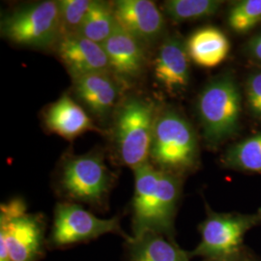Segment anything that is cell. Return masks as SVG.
<instances>
[{
	"label": "cell",
	"mask_w": 261,
	"mask_h": 261,
	"mask_svg": "<svg viewBox=\"0 0 261 261\" xmlns=\"http://www.w3.org/2000/svg\"><path fill=\"white\" fill-rule=\"evenodd\" d=\"M134 172L133 237L152 231L174 240V219L182 190L180 175L157 168L151 162Z\"/></svg>",
	"instance_id": "1"
},
{
	"label": "cell",
	"mask_w": 261,
	"mask_h": 261,
	"mask_svg": "<svg viewBox=\"0 0 261 261\" xmlns=\"http://www.w3.org/2000/svg\"><path fill=\"white\" fill-rule=\"evenodd\" d=\"M114 113L112 140L119 163L133 170L149 163L158 105L149 98L132 95Z\"/></svg>",
	"instance_id": "2"
},
{
	"label": "cell",
	"mask_w": 261,
	"mask_h": 261,
	"mask_svg": "<svg viewBox=\"0 0 261 261\" xmlns=\"http://www.w3.org/2000/svg\"><path fill=\"white\" fill-rule=\"evenodd\" d=\"M242 98L239 86L229 73L210 81L197 96L196 112L202 137L217 147L239 129Z\"/></svg>",
	"instance_id": "3"
},
{
	"label": "cell",
	"mask_w": 261,
	"mask_h": 261,
	"mask_svg": "<svg viewBox=\"0 0 261 261\" xmlns=\"http://www.w3.org/2000/svg\"><path fill=\"white\" fill-rule=\"evenodd\" d=\"M155 167L180 175L196 168L198 140L192 124L173 109L159 111L150 150Z\"/></svg>",
	"instance_id": "4"
},
{
	"label": "cell",
	"mask_w": 261,
	"mask_h": 261,
	"mask_svg": "<svg viewBox=\"0 0 261 261\" xmlns=\"http://www.w3.org/2000/svg\"><path fill=\"white\" fill-rule=\"evenodd\" d=\"M46 221L28 213L23 199L13 198L0 207V261H38L45 252Z\"/></svg>",
	"instance_id": "5"
},
{
	"label": "cell",
	"mask_w": 261,
	"mask_h": 261,
	"mask_svg": "<svg viewBox=\"0 0 261 261\" xmlns=\"http://www.w3.org/2000/svg\"><path fill=\"white\" fill-rule=\"evenodd\" d=\"M114 183V175L99 152L72 155L64 160L59 176L60 193L68 201L103 207Z\"/></svg>",
	"instance_id": "6"
},
{
	"label": "cell",
	"mask_w": 261,
	"mask_h": 261,
	"mask_svg": "<svg viewBox=\"0 0 261 261\" xmlns=\"http://www.w3.org/2000/svg\"><path fill=\"white\" fill-rule=\"evenodd\" d=\"M1 35L22 47L55 48L61 38L58 1H40L14 10L1 20Z\"/></svg>",
	"instance_id": "7"
},
{
	"label": "cell",
	"mask_w": 261,
	"mask_h": 261,
	"mask_svg": "<svg viewBox=\"0 0 261 261\" xmlns=\"http://www.w3.org/2000/svg\"><path fill=\"white\" fill-rule=\"evenodd\" d=\"M108 233L118 234L126 242L133 240V236L123 231L119 217L100 219L75 202H59L55 209L47 246L53 249H64Z\"/></svg>",
	"instance_id": "8"
},
{
	"label": "cell",
	"mask_w": 261,
	"mask_h": 261,
	"mask_svg": "<svg viewBox=\"0 0 261 261\" xmlns=\"http://www.w3.org/2000/svg\"><path fill=\"white\" fill-rule=\"evenodd\" d=\"M205 220L199 225L200 242L191 256L221 258L242 251L244 237L261 224V210L253 214L218 213L206 206Z\"/></svg>",
	"instance_id": "9"
},
{
	"label": "cell",
	"mask_w": 261,
	"mask_h": 261,
	"mask_svg": "<svg viewBox=\"0 0 261 261\" xmlns=\"http://www.w3.org/2000/svg\"><path fill=\"white\" fill-rule=\"evenodd\" d=\"M112 9L118 27L144 46L155 43L165 31V17L153 1L118 0Z\"/></svg>",
	"instance_id": "10"
},
{
	"label": "cell",
	"mask_w": 261,
	"mask_h": 261,
	"mask_svg": "<svg viewBox=\"0 0 261 261\" xmlns=\"http://www.w3.org/2000/svg\"><path fill=\"white\" fill-rule=\"evenodd\" d=\"M102 46L109 59L110 72L123 89L140 80L146 66L142 43L118 27Z\"/></svg>",
	"instance_id": "11"
},
{
	"label": "cell",
	"mask_w": 261,
	"mask_h": 261,
	"mask_svg": "<svg viewBox=\"0 0 261 261\" xmlns=\"http://www.w3.org/2000/svg\"><path fill=\"white\" fill-rule=\"evenodd\" d=\"M123 87L111 72H98L73 79L75 97L100 120L115 112Z\"/></svg>",
	"instance_id": "12"
},
{
	"label": "cell",
	"mask_w": 261,
	"mask_h": 261,
	"mask_svg": "<svg viewBox=\"0 0 261 261\" xmlns=\"http://www.w3.org/2000/svg\"><path fill=\"white\" fill-rule=\"evenodd\" d=\"M55 49L72 79L98 72H110L109 59L103 46L81 35L61 38Z\"/></svg>",
	"instance_id": "13"
},
{
	"label": "cell",
	"mask_w": 261,
	"mask_h": 261,
	"mask_svg": "<svg viewBox=\"0 0 261 261\" xmlns=\"http://www.w3.org/2000/svg\"><path fill=\"white\" fill-rule=\"evenodd\" d=\"M185 43L177 36H168L159 47L155 56L154 76L167 92H182L190 81V63Z\"/></svg>",
	"instance_id": "14"
},
{
	"label": "cell",
	"mask_w": 261,
	"mask_h": 261,
	"mask_svg": "<svg viewBox=\"0 0 261 261\" xmlns=\"http://www.w3.org/2000/svg\"><path fill=\"white\" fill-rule=\"evenodd\" d=\"M44 119L48 130L65 140H75L86 132L100 130L84 108L68 93L47 108Z\"/></svg>",
	"instance_id": "15"
},
{
	"label": "cell",
	"mask_w": 261,
	"mask_h": 261,
	"mask_svg": "<svg viewBox=\"0 0 261 261\" xmlns=\"http://www.w3.org/2000/svg\"><path fill=\"white\" fill-rule=\"evenodd\" d=\"M185 46L189 58L202 68L222 64L230 51L228 38L215 27L197 29L188 38Z\"/></svg>",
	"instance_id": "16"
},
{
	"label": "cell",
	"mask_w": 261,
	"mask_h": 261,
	"mask_svg": "<svg viewBox=\"0 0 261 261\" xmlns=\"http://www.w3.org/2000/svg\"><path fill=\"white\" fill-rule=\"evenodd\" d=\"M127 261H191V253L182 250L174 240L148 231L126 242Z\"/></svg>",
	"instance_id": "17"
},
{
	"label": "cell",
	"mask_w": 261,
	"mask_h": 261,
	"mask_svg": "<svg viewBox=\"0 0 261 261\" xmlns=\"http://www.w3.org/2000/svg\"><path fill=\"white\" fill-rule=\"evenodd\" d=\"M117 28L118 24L114 18L112 4L94 1L93 6L86 15L77 35L103 45Z\"/></svg>",
	"instance_id": "18"
},
{
	"label": "cell",
	"mask_w": 261,
	"mask_h": 261,
	"mask_svg": "<svg viewBox=\"0 0 261 261\" xmlns=\"http://www.w3.org/2000/svg\"><path fill=\"white\" fill-rule=\"evenodd\" d=\"M224 164L237 170L261 173V133L230 146L224 154Z\"/></svg>",
	"instance_id": "19"
},
{
	"label": "cell",
	"mask_w": 261,
	"mask_h": 261,
	"mask_svg": "<svg viewBox=\"0 0 261 261\" xmlns=\"http://www.w3.org/2000/svg\"><path fill=\"white\" fill-rule=\"evenodd\" d=\"M222 5L223 1L219 0H168L163 8L169 19L184 22L211 17Z\"/></svg>",
	"instance_id": "20"
},
{
	"label": "cell",
	"mask_w": 261,
	"mask_h": 261,
	"mask_svg": "<svg viewBox=\"0 0 261 261\" xmlns=\"http://www.w3.org/2000/svg\"><path fill=\"white\" fill-rule=\"evenodd\" d=\"M226 21L236 33H247L261 22V0L235 2L227 12Z\"/></svg>",
	"instance_id": "21"
},
{
	"label": "cell",
	"mask_w": 261,
	"mask_h": 261,
	"mask_svg": "<svg viewBox=\"0 0 261 261\" xmlns=\"http://www.w3.org/2000/svg\"><path fill=\"white\" fill-rule=\"evenodd\" d=\"M92 0H60L61 38L79 33L86 15L93 6ZM60 38V39H61Z\"/></svg>",
	"instance_id": "22"
},
{
	"label": "cell",
	"mask_w": 261,
	"mask_h": 261,
	"mask_svg": "<svg viewBox=\"0 0 261 261\" xmlns=\"http://www.w3.org/2000/svg\"><path fill=\"white\" fill-rule=\"evenodd\" d=\"M246 98L252 115L261 119V71L253 72L246 82Z\"/></svg>",
	"instance_id": "23"
},
{
	"label": "cell",
	"mask_w": 261,
	"mask_h": 261,
	"mask_svg": "<svg viewBox=\"0 0 261 261\" xmlns=\"http://www.w3.org/2000/svg\"><path fill=\"white\" fill-rule=\"evenodd\" d=\"M246 50L252 59L261 62V33L248 42Z\"/></svg>",
	"instance_id": "24"
},
{
	"label": "cell",
	"mask_w": 261,
	"mask_h": 261,
	"mask_svg": "<svg viewBox=\"0 0 261 261\" xmlns=\"http://www.w3.org/2000/svg\"><path fill=\"white\" fill-rule=\"evenodd\" d=\"M203 261H259L256 259L252 253L247 252L245 248L242 251H240L235 254L226 256V257H221V258H212V259H203Z\"/></svg>",
	"instance_id": "25"
}]
</instances>
